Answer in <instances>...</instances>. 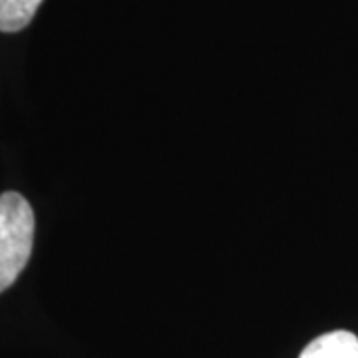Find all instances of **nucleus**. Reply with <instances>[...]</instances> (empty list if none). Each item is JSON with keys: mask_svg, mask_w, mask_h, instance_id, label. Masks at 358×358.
<instances>
[{"mask_svg": "<svg viewBox=\"0 0 358 358\" xmlns=\"http://www.w3.org/2000/svg\"><path fill=\"white\" fill-rule=\"evenodd\" d=\"M42 0H0V32H18L30 24Z\"/></svg>", "mask_w": 358, "mask_h": 358, "instance_id": "3", "label": "nucleus"}, {"mask_svg": "<svg viewBox=\"0 0 358 358\" xmlns=\"http://www.w3.org/2000/svg\"><path fill=\"white\" fill-rule=\"evenodd\" d=\"M299 358H358V336L348 331L320 334L303 348Z\"/></svg>", "mask_w": 358, "mask_h": 358, "instance_id": "2", "label": "nucleus"}, {"mask_svg": "<svg viewBox=\"0 0 358 358\" xmlns=\"http://www.w3.org/2000/svg\"><path fill=\"white\" fill-rule=\"evenodd\" d=\"M34 245V211L20 193L0 195V293L24 271Z\"/></svg>", "mask_w": 358, "mask_h": 358, "instance_id": "1", "label": "nucleus"}]
</instances>
